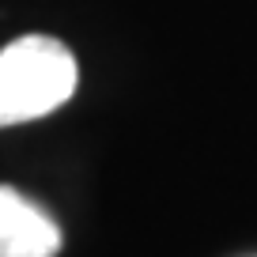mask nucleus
<instances>
[{"mask_svg":"<svg viewBox=\"0 0 257 257\" xmlns=\"http://www.w3.org/2000/svg\"><path fill=\"white\" fill-rule=\"evenodd\" d=\"M76 80L80 68L64 42L46 34L16 38L0 53V128L53 113L72 98Z\"/></svg>","mask_w":257,"mask_h":257,"instance_id":"1","label":"nucleus"},{"mask_svg":"<svg viewBox=\"0 0 257 257\" xmlns=\"http://www.w3.org/2000/svg\"><path fill=\"white\" fill-rule=\"evenodd\" d=\"M61 227L31 197L0 185V257H57Z\"/></svg>","mask_w":257,"mask_h":257,"instance_id":"2","label":"nucleus"}]
</instances>
